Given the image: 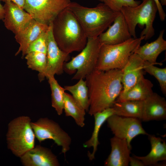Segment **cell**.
<instances>
[{
	"mask_svg": "<svg viewBox=\"0 0 166 166\" xmlns=\"http://www.w3.org/2000/svg\"><path fill=\"white\" fill-rule=\"evenodd\" d=\"M103 2L114 11L120 12L123 6L135 7L141 3L135 0H103Z\"/></svg>",
	"mask_w": 166,
	"mask_h": 166,
	"instance_id": "cell-30",
	"label": "cell"
},
{
	"mask_svg": "<svg viewBox=\"0 0 166 166\" xmlns=\"http://www.w3.org/2000/svg\"><path fill=\"white\" fill-rule=\"evenodd\" d=\"M164 30H161L156 40L140 45L134 52L143 60L153 65L158 64L156 60L159 54L166 49V41L164 39Z\"/></svg>",
	"mask_w": 166,
	"mask_h": 166,
	"instance_id": "cell-19",
	"label": "cell"
},
{
	"mask_svg": "<svg viewBox=\"0 0 166 166\" xmlns=\"http://www.w3.org/2000/svg\"><path fill=\"white\" fill-rule=\"evenodd\" d=\"M106 121L114 136L125 139L131 148V143L134 138L140 134L148 135L143 128L140 120L137 118L113 114Z\"/></svg>",
	"mask_w": 166,
	"mask_h": 166,
	"instance_id": "cell-10",
	"label": "cell"
},
{
	"mask_svg": "<svg viewBox=\"0 0 166 166\" xmlns=\"http://www.w3.org/2000/svg\"><path fill=\"white\" fill-rule=\"evenodd\" d=\"M47 31L43 33L29 46L25 52V56L33 52L46 53L48 45Z\"/></svg>",
	"mask_w": 166,
	"mask_h": 166,
	"instance_id": "cell-29",
	"label": "cell"
},
{
	"mask_svg": "<svg viewBox=\"0 0 166 166\" xmlns=\"http://www.w3.org/2000/svg\"><path fill=\"white\" fill-rule=\"evenodd\" d=\"M122 70L95 69L85 77L88 89L90 116L112 107L122 91Z\"/></svg>",
	"mask_w": 166,
	"mask_h": 166,
	"instance_id": "cell-1",
	"label": "cell"
},
{
	"mask_svg": "<svg viewBox=\"0 0 166 166\" xmlns=\"http://www.w3.org/2000/svg\"><path fill=\"white\" fill-rule=\"evenodd\" d=\"M129 164L131 166H144L141 160L133 156H130Z\"/></svg>",
	"mask_w": 166,
	"mask_h": 166,
	"instance_id": "cell-32",
	"label": "cell"
},
{
	"mask_svg": "<svg viewBox=\"0 0 166 166\" xmlns=\"http://www.w3.org/2000/svg\"><path fill=\"white\" fill-rule=\"evenodd\" d=\"M145 61L144 69L145 72L153 76L158 81L162 93L166 94V68H160Z\"/></svg>",
	"mask_w": 166,
	"mask_h": 166,
	"instance_id": "cell-28",
	"label": "cell"
},
{
	"mask_svg": "<svg viewBox=\"0 0 166 166\" xmlns=\"http://www.w3.org/2000/svg\"><path fill=\"white\" fill-rule=\"evenodd\" d=\"M151 145V150L146 156H140L133 155L141 160L144 166L157 164L159 161L166 160V143L160 137L153 135H148Z\"/></svg>",
	"mask_w": 166,
	"mask_h": 166,
	"instance_id": "cell-22",
	"label": "cell"
},
{
	"mask_svg": "<svg viewBox=\"0 0 166 166\" xmlns=\"http://www.w3.org/2000/svg\"><path fill=\"white\" fill-rule=\"evenodd\" d=\"M111 152L105 161V166H128L129 164L131 148L126 140L114 136L110 139Z\"/></svg>",
	"mask_w": 166,
	"mask_h": 166,
	"instance_id": "cell-16",
	"label": "cell"
},
{
	"mask_svg": "<svg viewBox=\"0 0 166 166\" xmlns=\"http://www.w3.org/2000/svg\"><path fill=\"white\" fill-rule=\"evenodd\" d=\"M154 0L157 5L160 19L161 21H164L165 19L166 14L163 9L162 5L161 4L159 0Z\"/></svg>",
	"mask_w": 166,
	"mask_h": 166,
	"instance_id": "cell-31",
	"label": "cell"
},
{
	"mask_svg": "<svg viewBox=\"0 0 166 166\" xmlns=\"http://www.w3.org/2000/svg\"><path fill=\"white\" fill-rule=\"evenodd\" d=\"M52 23L49 25L47 31L48 45L47 65L44 72L38 74L40 81L49 76L59 75L63 73L64 63L69 58V54L61 50L58 46L54 38L52 31Z\"/></svg>",
	"mask_w": 166,
	"mask_h": 166,
	"instance_id": "cell-11",
	"label": "cell"
},
{
	"mask_svg": "<svg viewBox=\"0 0 166 166\" xmlns=\"http://www.w3.org/2000/svg\"><path fill=\"white\" fill-rule=\"evenodd\" d=\"M0 0V19H3L4 16V10L3 6L1 3Z\"/></svg>",
	"mask_w": 166,
	"mask_h": 166,
	"instance_id": "cell-34",
	"label": "cell"
},
{
	"mask_svg": "<svg viewBox=\"0 0 166 166\" xmlns=\"http://www.w3.org/2000/svg\"><path fill=\"white\" fill-rule=\"evenodd\" d=\"M63 110L65 116L72 117L77 125L81 127L85 126V110L72 95L65 92L64 94Z\"/></svg>",
	"mask_w": 166,
	"mask_h": 166,
	"instance_id": "cell-23",
	"label": "cell"
},
{
	"mask_svg": "<svg viewBox=\"0 0 166 166\" xmlns=\"http://www.w3.org/2000/svg\"><path fill=\"white\" fill-rule=\"evenodd\" d=\"M31 125L35 138L40 143L47 139L53 140L61 147L64 155L69 150L71 138L57 123L47 118H41L36 122H31Z\"/></svg>",
	"mask_w": 166,
	"mask_h": 166,
	"instance_id": "cell-8",
	"label": "cell"
},
{
	"mask_svg": "<svg viewBox=\"0 0 166 166\" xmlns=\"http://www.w3.org/2000/svg\"><path fill=\"white\" fill-rule=\"evenodd\" d=\"M115 114L114 109L113 107H110L97 113L93 115L94 118L93 131L90 139L85 142L83 145L85 148H93L92 152L88 153L90 160H93L95 158L97 147L100 144L98 135L101 126L109 117Z\"/></svg>",
	"mask_w": 166,
	"mask_h": 166,
	"instance_id": "cell-21",
	"label": "cell"
},
{
	"mask_svg": "<svg viewBox=\"0 0 166 166\" xmlns=\"http://www.w3.org/2000/svg\"><path fill=\"white\" fill-rule=\"evenodd\" d=\"M0 1L5 2L7 1H11L23 9L25 3V0H0Z\"/></svg>",
	"mask_w": 166,
	"mask_h": 166,
	"instance_id": "cell-33",
	"label": "cell"
},
{
	"mask_svg": "<svg viewBox=\"0 0 166 166\" xmlns=\"http://www.w3.org/2000/svg\"><path fill=\"white\" fill-rule=\"evenodd\" d=\"M160 3L162 5H166V0H160Z\"/></svg>",
	"mask_w": 166,
	"mask_h": 166,
	"instance_id": "cell-35",
	"label": "cell"
},
{
	"mask_svg": "<svg viewBox=\"0 0 166 166\" xmlns=\"http://www.w3.org/2000/svg\"><path fill=\"white\" fill-rule=\"evenodd\" d=\"M101 45L98 37L88 38L81 52L64 63V71L70 74L75 73L72 79H84L96 69Z\"/></svg>",
	"mask_w": 166,
	"mask_h": 166,
	"instance_id": "cell-7",
	"label": "cell"
},
{
	"mask_svg": "<svg viewBox=\"0 0 166 166\" xmlns=\"http://www.w3.org/2000/svg\"><path fill=\"white\" fill-rule=\"evenodd\" d=\"M25 58L29 68L38 72V74L44 72L47 65L46 53L38 52H31L26 54Z\"/></svg>",
	"mask_w": 166,
	"mask_h": 166,
	"instance_id": "cell-27",
	"label": "cell"
},
{
	"mask_svg": "<svg viewBox=\"0 0 166 166\" xmlns=\"http://www.w3.org/2000/svg\"><path fill=\"white\" fill-rule=\"evenodd\" d=\"M144 38L143 36L132 38L119 44L101 45L96 69L102 71L122 70Z\"/></svg>",
	"mask_w": 166,
	"mask_h": 166,
	"instance_id": "cell-4",
	"label": "cell"
},
{
	"mask_svg": "<svg viewBox=\"0 0 166 166\" xmlns=\"http://www.w3.org/2000/svg\"><path fill=\"white\" fill-rule=\"evenodd\" d=\"M3 6L4 16L3 19L5 27L16 34L22 31L34 19L24 10L11 1Z\"/></svg>",
	"mask_w": 166,
	"mask_h": 166,
	"instance_id": "cell-12",
	"label": "cell"
},
{
	"mask_svg": "<svg viewBox=\"0 0 166 166\" xmlns=\"http://www.w3.org/2000/svg\"><path fill=\"white\" fill-rule=\"evenodd\" d=\"M65 90L68 91L72 94L75 100L88 112L89 102L88 89L86 81L83 79L79 80L78 82L73 85H65Z\"/></svg>",
	"mask_w": 166,
	"mask_h": 166,
	"instance_id": "cell-25",
	"label": "cell"
},
{
	"mask_svg": "<svg viewBox=\"0 0 166 166\" xmlns=\"http://www.w3.org/2000/svg\"><path fill=\"white\" fill-rule=\"evenodd\" d=\"M49 25L42 24L33 19L22 31L15 34V38L20 46L15 53L17 55L22 52V57L29 46L43 33L47 31Z\"/></svg>",
	"mask_w": 166,
	"mask_h": 166,
	"instance_id": "cell-18",
	"label": "cell"
},
{
	"mask_svg": "<svg viewBox=\"0 0 166 166\" xmlns=\"http://www.w3.org/2000/svg\"><path fill=\"white\" fill-rule=\"evenodd\" d=\"M25 166H59L57 156L49 149L37 145L20 157Z\"/></svg>",
	"mask_w": 166,
	"mask_h": 166,
	"instance_id": "cell-14",
	"label": "cell"
},
{
	"mask_svg": "<svg viewBox=\"0 0 166 166\" xmlns=\"http://www.w3.org/2000/svg\"><path fill=\"white\" fill-rule=\"evenodd\" d=\"M158 9L154 0H142L135 7L123 6L121 12L123 15L132 36L136 38V28L137 24L145 28L141 32L140 36H144V40H148L155 34L153 26Z\"/></svg>",
	"mask_w": 166,
	"mask_h": 166,
	"instance_id": "cell-5",
	"label": "cell"
},
{
	"mask_svg": "<svg viewBox=\"0 0 166 166\" xmlns=\"http://www.w3.org/2000/svg\"><path fill=\"white\" fill-rule=\"evenodd\" d=\"M47 78L51 92L52 106L58 115H61L63 111L64 94L65 89L59 85L54 76H49Z\"/></svg>",
	"mask_w": 166,
	"mask_h": 166,
	"instance_id": "cell-26",
	"label": "cell"
},
{
	"mask_svg": "<svg viewBox=\"0 0 166 166\" xmlns=\"http://www.w3.org/2000/svg\"><path fill=\"white\" fill-rule=\"evenodd\" d=\"M52 31L58 47L68 54L81 51L86 45L87 38L84 30L74 14L67 8L53 20Z\"/></svg>",
	"mask_w": 166,
	"mask_h": 166,
	"instance_id": "cell-2",
	"label": "cell"
},
{
	"mask_svg": "<svg viewBox=\"0 0 166 166\" xmlns=\"http://www.w3.org/2000/svg\"><path fill=\"white\" fill-rule=\"evenodd\" d=\"M112 107L114 110L115 114L137 118L141 121L143 110V101H115Z\"/></svg>",
	"mask_w": 166,
	"mask_h": 166,
	"instance_id": "cell-24",
	"label": "cell"
},
{
	"mask_svg": "<svg viewBox=\"0 0 166 166\" xmlns=\"http://www.w3.org/2000/svg\"><path fill=\"white\" fill-rule=\"evenodd\" d=\"M112 25L98 37L101 45H113L124 42L132 38L122 14L121 12Z\"/></svg>",
	"mask_w": 166,
	"mask_h": 166,
	"instance_id": "cell-13",
	"label": "cell"
},
{
	"mask_svg": "<svg viewBox=\"0 0 166 166\" xmlns=\"http://www.w3.org/2000/svg\"><path fill=\"white\" fill-rule=\"evenodd\" d=\"M71 2L70 0H25L24 10L34 20L49 26Z\"/></svg>",
	"mask_w": 166,
	"mask_h": 166,
	"instance_id": "cell-9",
	"label": "cell"
},
{
	"mask_svg": "<svg viewBox=\"0 0 166 166\" xmlns=\"http://www.w3.org/2000/svg\"><path fill=\"white\" fill-rule=\"evenodd\" d=\"M98 0L103 2V0Z\"/></svg>",
	"mask_w": 166,
	"mask_h": 166,
	"instance_id": "cell-36",
	"label": "cell"
},
{
	"mask_svg": "<svg viewBox=\"0 0 166 166\" xmlns=\"http://www.w3.org/2000/svg\"><path fill=\"white\" fill-rule=\"evenodd\" d=\"M67 8L77 18L87 38L98 37L121 12L114 11L104 3L89 8L71 2Z\"/></svg>",
	"mask_w": 166,
	"mask_h": 166,
	"instance_id": "cell-3",
	"label": "cell"
},
{
	"mask_svg": "<svg viewBox=\"0 0 166 166\" xmlns=\"http://www.w3.org/2000/svg\"><path fill=\"white\" fill-rule=\"evenodd\" d=\"M153 86L152 83L144 76L128 90L122 91L115 101H144L153 93Z\"/></svg>",
	"mask_w": 166,
	"mask_h": 166,
	"instance_id": "cell-20",
	"label": "cell"
},
{
	"mask_svg": "<svg viewBox=\"0 0 166 166\" xmlns=\"http://www.w3.org/2000/svg\"><path fill=\"white\" fill-rule=\"evenodd\" d=\"M166 118V101L164 98L153 92L143 101V110L141 120L144 121H159Z\"/></svg>",
	"mask_w": 166,
	"mask_h": 166,
	"instance_id": "cell-17",
	"label": "cell"
},
{
	"mask_svg": "<svg viewBox=\"0 0 166 166\" xmlns=\"http://www.w3.org/2000/svg\"><path fill=\"white\" fill-rule=\"evenodd\" d=\"M145 61L137 54L133 53L123 69L122 92L125 91L135 84L144 76L145 71L144 69Z\"/></svg>",
	"mask_w": 166,
	"mask_h": 166,
	"instance_id": "cell-15",
	"label": "cell"
},
{
	"mask_svg": "<svg viewBox=\"0 0 166 166\" xmlns=\"http://www.w3.org/2000/svg\"><path fill=\"white\" fill-rule=\"evenodd\" d=\"M31 119L22 116L11 121L6 134L7 147L15 156L20 157L35 146V135Z\"/></svg>",
	"mask_w": 166,
	"mask_h": 166,
	"instance_id": "cell-6",
	"label": "cell"
}]
</instances>
